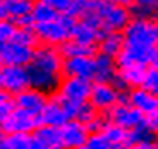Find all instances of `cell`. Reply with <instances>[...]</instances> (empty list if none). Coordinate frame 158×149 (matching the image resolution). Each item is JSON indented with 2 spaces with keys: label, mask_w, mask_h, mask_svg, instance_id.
<instances>
[{
  "label": "cell",
  "mask_w": 158,
  "mask_h": 149,
  "mask_svg": "<svg viewBox=\"0 0 158 149\" xmlns=\"http://www.w3.org/2000/svg\"><path fill=\"white\" fill-rule=\"evenodd\" d=\"M124 46L117 57V67L151 65L158 46V26L153 17H132L122 29Z\"/></svg>",
  "instance_id": "obj_1"
},
{
  "label": "cell",
  "mask_w": 158,
  "mask_h": 149,
  "mask_svg": "<svg viewBox=\"0 0 158 149\" xmlns=\"http://www.w3.org/2000/svg\"><path fill=\"white\" fill-rule=\"evenodd\" d=\"M62 62L64 57L60 55L59 46L36 45L31 62L26 65L29 86L47 94H53L62 79Z\"/></svg>",
  "instance_id": "obj_2"
},
{
  "label": "cell",
  "mask_w": 158,
  "mask_h": 149,
  "mask_svg": "<svg viewBox=\"0 0 158 149\" xmlns=\"http://www.w3.org/2000/svg\"><path fill=\"white\" fill-rule=\"evenodd\" d=\"M79 19H88L98 24L102 31L122 33V29L132 19V16H131L129 7L110 4L108 0H88L86 10Z\"/></svg>",
  "instance_id": "obj_3"
},
{
  "label": "cell",
  "mask_w": 158,
  "mask_h": 149,
  "mask_svg": "<svg viewBox=\"0 0 158 149\" xmlns=\"http://www.w3.org/2000/svg\"><path fill=\"white\" fill-rule=\"evenodd\" d=\"M89 89H91V81L79 79V77H62L53 96L62 103L69 118H72L76 110H77V106L88 101Z\"/></svg>",
  "instance_id": "obj_4"
},
{
  "label": "cell",
  "mask_w": 158,
  "mask_h": 149,
  "mask_svg": "<svg viewBox=\"0 0 158 149\" xmlns=\"http://www.w3.org/2000/svg\"><path fill=\"white\" fill-rule=\"evenodd\" d=\"M74 21H76L74 17L67 16V14H62V16H57L55 19L48 21V22L33 24V31L36 34L38 45L60 46L65 39H69Z\"/></svg>",
  "instance_id": "obj_5"
},
{
  "label": "cell",
  "mask_w": 158,
  "mask_h": 149,
  "mask_svg": "<svg viewBox=\"0 0 158 149\" xmlns=\"http://www.w3.org/2000/svg\"><path fill=\"white\" fill-rule=\"evenodd\" d=\"M120 93H122V91H118L112 83H98V81H93V83H91L88 101H89V105L93 106L98 113L105 115L112 106H115L118 103Z\"/></svg>",
  "instance_id": "obj_6"
},
{
  "label": "cell",
  "mask_w": 158,
  "mask_h": 149,
  "mask_svg": "<svg viewBox=\"0 0 158 149\" xmlns=\"http://www.w3.org/2000/svg\"><path fill=\"white\" fill-rule=\"evenodd\" d=\"M105 118L126 130L134 129V127H138L146 122V117L143 113H139L134 106H131L127 101H120L115 106H112L110 110L105 113Z\"/></svg>",
  "instance_id": "obj_7"
},
{
  "label": "cell",
  "mask_w": 158,
  "mask_h": 149,
  "mask_svg": "<svg viewBox=\"0 0 158 149\" xmlns=\"http://www.w3.org/2000/svg\"><path fill=\"white\" fill-rule=\"evenodd\" d=\"M29 86L28 70L23 65H2L0 67V89L14 96Z\"/></svg>",
  "instance_id": "obj_8"
},
{
  "label": "cell",
  "mask_w": 158,
  "mask_h": 149,
  "mask_svg": "<svg viewBox=\"0 0 158 149\" xmlns=\"http://www.w3.org/2000/svg\"><path fill=\"white\" fill-rule=\"evenodd\" d=\"M40 125L38 115L29 113L21 108H14L10 115L0 123V130L4 134H16V132H33Z\"/></svg>",
  "instance_id": "obj_9"
},
{
  "label": "cell",
  "mask_w": 158,
  "mask_h": 149,
  "mask_svg": "<svg viewBox=\"0 0 158 149\" xmlns=\"http://www.w3.org/2000/svg\"><path fill=\"white\" fill-rule=\"evenodd\" d=\"M33 46L16 43V41H5L0 45V65H23L26 67L31 62Z\"/></svg>",
  "instance_id": "obj_10"
},
{
  "label": "cell",
  "mask_w": 158,
  "mask_h": 149,
  "mask_svg": "<svg viewBox=\"0 0 158 149\" xmlns=\"http://www.w3.org/2000/svg\"><path fill=\"white\" fill-rule=\"evenodd\" d=\"M59 132L62 147H83L86 144L88 135H89V130L86 129V125L74 120V118H71L64 125H60Z\"/></svg>",
  "instance_id": "obj_11"
},
{
  "label": "cell",
  "mask_w": 158,
  "mask_h": 149,
  "mask_svg": "<svg viewBox=\"0 0 158 149\" xmlns=\"http://www.w3.org/2000/svg\"><path fill=\"white\" fill-rule=\"evenodd\" d=\"M48 96L50 94L43 93V91L36 89V87L28 86L26 89L19 91L17 94H14V103H16V108H21V110H26L29 113L38 115L41 111V108L45 106Z\"/></svg>",
  "instance_id": "obj_12"
},
{
  "label": "cell",
  "mask_w": 158,
  "mask_h": 149,
  "mask_svg": "<svg viewBox=\"0 0 158 149\" xmlns=\"http://www.w3.org/2000/svg\"><path fill=\"white\" fill-rule=\"evenodd\" d=\"M102 33L103 31L100 29L98 24L91 22L88 19H76L71 28L69 39H74V41H77L81 45H86V46H96Z\"/></svg>",
  "instance_id": "obj_13"
},
{
  "label": "cell",
  "mask_w": 158,
  "mask_h": 149,
  "mask_svg": "<svg viewBox=\"0 0 158 149\" xmlns=\"http://www.w3.org/2000/svg\"><path fill=\"white\" fill-rule=\"evenodd\" d=\"M127 103L134 106L139 113L144 117H150L151 113L158 110V94L146 91L144 87H132L127 91Z\"/></svg>",
  "instance_id": "obj_14"
},
{
  "label": "cell",
  "mask_w": 158,
  "mask_h": 149,
  "mask_svg": "<svg viewBox=\"0 0 158 149\" xmlns=\"http://www.w3.org/2000/svg\"><path fill=\"white\" fill-rule=\"evenodd\" d=\"M38 120H40V125L60 127L67 120H71V118H69L65 108L62 106V103H60L53 94H50L48 99H47V103H45V106L38 113Z\"/></svg>",
  "instance_id": "obj_15"
},
{
  "label": "cell",
  "mask_w": 158,
  "mask_h": 149,
  "mask_svg": "<svg viewBox=\"0 0 158 149\" xmlns=\"http://www.w3.org/2000/svg\"><path fill=\"white\" fill-rule=\"evenodd\" d=\"M62 77H79L93 83V57H71L62 62Z\"/></svg>",
  "instance_id": "obj_16"
},
{
  "label": "cell",
  "mask_w": 158,
  "mask_h": 149,
  "mask_svg": "<svg viewBox=\"0 0 158 149\" xmlns=\"http://www.w3.org/2000/svg\"><path fill=\"white\" fill-rule=\"evenodd\" d=\"M144 69L143 65H124V67H117V74H115L114 84L118 91H129L132 87H139L144 75Z\"/></svg>",
  "instance_id": "obj_17"
},
{
  "label": "cell",
  "mask_w": 158,
  "mask_h": 149,
  "mask_svg": "<svg viewBox=\"0 0 158 149\" xmlns=\"http://www.w3.org/2000/svg\"><path fill=\"white\" fill-rule=\"evenodd\" d=\"M117 74V63L115 58H110L102 53L93 55V81L98 83H112Z\"/></svg>",
  "instance_id": "obj_18"
},
{
  "label": "cell",
  "mask_w": 158,
  "mask_h": 149,
  "mask_svg": "<svg viewBox=\"0 0 158 149\" xmlns=\"http://www.w3.org/2000/svg\"><path fill=\"white\" fill-rule=\"evenodd\" d=\"M122 46H124L122 33H118V31H103L95 48H96V53H102V55H107V57H110V58H115V57L120 53Z\"/></svg>",
  "instance_id": "obj_19"
},
{
  "label": "cell",
  "mask_w": 158,
  "mask_h": 149,
  "mask_svg": "<svg viewBox=\"0 0 158 149\" xmlns=\"http://www.w3.org/2000/svg\"><path fill=\"white\" fill-rule=\"evenodd\" d=\"M36 142L40 149H62V141H60L59 127L50 125H38L33 130Z\"/></svg>",
  "instance_id": "obj_20"
},
{
  "label": "cell",
  "mask_w": 158,
  "mask_h": 149,
  "mask_svg": "<svg viewBox=\"0 0 158 149\" xmlns=\"http://www.w3.org/2000/svg\"><path fill=\"white\" fill-rule=\"evenodd\" d=\"M33 0H2V9H4V17L12 22L17 19L31 14Z\"/></svg>",
  "instance_id": "obj_21"
},
{
  "label": "cell",
  "mask_w": 158,
  "mask_h": 149,
  "mask_svg": "<svg viewBox=\"0 0 158 149\" xmlns=\"http://www.w3.org/2000/svg\"><path fill=\"white\" fill-rule=\"evenodd\" d=\"M4 149H40L33 132H16L4 135Z\"/></svg>",
  "instance_id": "obj_22"
},
{
  "label": "cell",
  "mask_w": 158,
  "mask_h": 149,
  "mask_svg": "<svg viewBox=\"0 0 158 149\" xmlns=\"http://www.w3.org/2000/svg\"><path fill=\"white\" fill-rule=\"evenodd\" d=\"M59 50L64 58H71V57H93L96 53L95 46H86V45H81L77 41H74V39H65L59 46Z\"/></svg>",
  "instance_id": "obj_23"
},
{
  "label": "cell",
  "mask_w": 158,
  "mask_h": 149,
  "mask_svg": "<svg viewBox=\"0 0 158 149\" xmlns=\"http://www.w3.org/2000/svg\"><path fill=\"white\" fill-rule=\"evenodd\" d=\"M100 132H102L117 149L122 147V146H126V144H129V130L115 125V123H112V122H108V120L105 122V125L102 127Z\"/></svg>",
  "instance_id": "obj_24"
},
{
  "label": "cell",
  "mask_w": 158,
  "mask_h": 149,
  "mask_svg": "<svg viewBox=\"0 0 158 149\" xmlns=\"http://www.w3.org/2000/svg\"><path fill=\"white\" fill-rule=\"evenodd\" d=\"M132 17H153L158 14V0H134L129 7Z\"/></svg>",
  "instance_id": "obj_25"
},
{
  "label": "cell",
  "mask_w": 158,
  "mask_h": 149,
  "mask_svg": "<svg viewBox=\"0 0 158 149\" xmlns=\"http://www.w3.org/2000/svg\"><path fill=\"white\" fill-rule=\"evenodd\" d=\"M59 16L53 9H50L43 0H33V7H31V19L33 24L40 22H48V21L55 19Z\"/></svg>",
  "instance_id": "obj_26"
},
{
  "label": "cell",
  "mask_w": 158,
  "mask_h": 149,
  "mask_svg": "<svg viewBox=\"0 0 158 149\" xmlns=\"http://www.w3.org/2000/svg\"><path fill=\"white\" fill-rule=\"evenodd\" d=\"M12 41L26 45V46H33V48L38 45V39H36V34L33 31V28H17L16 26V31L12 34Z\"/></svg>",
  "instance_id": "obj_27"
},
{
  "label": "cell",
  "mask_w": 158,
  "mask_h": 149,
  "mask_svg": "<svg viewBox=\"0 0 158 149\" xmlns=\"http://www.w3.org/2000/svg\"><path fill=\"white\" fill-rule=\"evenodd\" d=\"M141 87H144L146 91H151V93L158 94V67L156 65H148L146 69H144Z\"/></svg>",
  "instance_id": "obj_28"
},
{
  "label": "cell",
  "mask_w": 158,
  "mask_h": 149,
  "mask_svg": "<svg viewBox=\"0 0 158 149\" xmlns=\"http://www.w3.org/2000/svg\"><path fill=\"white\" fill-rule=\"evenodd\" d=\"M153 137L155 134L151 132L146 122L129 130V144H132V142H148V141H153Z\"/></svg>",
  "instance_id": "obj_29"
},
{
  "label": "cell",
  "mask_w": 158,
  "mask_h": 149,
  "mask_svg": "<svg viewBox=\"0 0 158 149\" xmlns=\"http://www.w3.org/2000/svg\"><path fill=\"white\" fill-rule=\"evenodd\" d=\"M86 149H117L102 132H91L86 139Z\"/></svg>",
  "instance_id": "obj_30"
},
{
  "label": "cell",
  "mask_w": 158,
  "mask_h": 149,
  "mask_svg": "<svg viewBox=\"0 0 158 149\" xmlns=\"http://www.w3.org/2000/svg\"><path fill=\"white\" fill-rule=\"evenodd\" d=\"M98 115L100 113L89 105V101H86V103H83V105L77 106V110H76V113H74L72 118L77 120V122H81V123H84V125H88V123H89L93 118H96Z\"/></svg>",
  "instance_id": "obj_31"
},
{
  "label": "cell",
  "mask_w": 158,
  "mask_h": 149,
  "mask_svg": "<svg viewBox=\"0 0 158 149\" xmlns=\"http://www.w3.org/2000/svg\"><path fill=\"white\" fill-rule=\"evenodd\" d=\"M14 108H16L14 98H12L10 94H7L5 91L0 89V123L14 111Z\"/></svg>",
  "instance_id": "obj_32"
},
{
  "label": "cell",
  "mask_w": 158,
  "mask_h": 149,
  "mask_svg": "<svg viewBox=\"0 0 158 149\" xmlns=\"http://www.w3.org/2000/svg\"><path fill=\"white\" fill-rule=\"evenodd\" d=\"M14 31H16V24L5 17H0V45L5 41H10Z\"/></svg>",
  "instance_id": "obj_33"
},
{
  "label": "cell",
  "mask_w": 158,
  "mask_h": 149,
  "mask_svg": "<svg viewBox=\"0 0 158 149\" xmlns=\"http://www.w3.org/2000/svg\"><path fill=\"white\" fill-rule=\"evenodd\" d=\"M86 5H88V0H71V5H69V10H67V16L74 17V19L83 17L84 10H86Z\"/></svg>",
  "instance_id": "obj_34"
},
{
  "label": "cell",
  "mask_w": 158,
  "mask_h": 149,
  "mask_svg": "<svg viewBox=\"0 0 158 149\" xmlns=\"http://www.w3.org/2000/svg\"><path fill=\"white\" fill-rule=\"evenodd\" d=\"M43 2H45V4H47L50 9H53V10L59 14V16H62V14H67L69 5H71V0H43Z\"/></svg>",
  "instance_id": "obj_35"
},
{
  "label": "cell",
  "mask_w": 158,
  "mask_h": 149,
  "mask_svg": "<svg viewBox=\"0 0 158 149\" xmlns=\"http://www.w3.org/2000/svg\"><path fill=\"white\" fill-rule=\"evenodd\" d=\"M118 149H155V146L151 141H148V142H132V144H126Z\"/></svg>",
  "instance_id": "obj_36"
},
{
  "label": "cell",
  "mask_w": 158,
  "mask_h": 149,
  "mask_svg": "<svg viewBox=\"0 0 158 149\" xmlns=\"http://www.w3.org/2000/svg\"><path fill=\"white\" fill-rule=\"evenodd\" d=\"M146 123L151 129V132H153L155 135H158V110L155 111V113H151L150 117H146Z\"/></svg>",
  "instance_id": "obj_37"
},
{
  "label": "cell",
  "mask_w": 158,
  "mask_h": 149,
  "mask_svg": "<svg viewBox=\"0 0 158 149\" xmlns=\"http://www.w3.org/2000/svg\"><path fill=\"white\" fill-rule=\"evenodd\" d=\"M110 4H115V5H122V7H131L134 0H108Z\"/></svg>",
  "instance_id": "obj_38"
},
{
  "label": "cell",
  "mask_w": 158,
  "mask_h": 149,
  "mask_svg": "<svg viewBox=\"0 0 158 149\" xmlns=\"http://www.w3.org/2000/svg\"><path fill=\"white\" fill-rule=\"evenodd\" d=\"M151 65H156L158 67V46L155 50V55H153V60H151Z\"/></svg>",
  "instance_id": "obj_39"
},
{
  "label": "cell",
  "mask_w": 158,
  "mask_h": 149,
  "mask_svg": "<svg viewBox=\"0 0 158 149\" xmlns=\"http://www.w3.org/2000/svg\"><path fill=\"white\" fill-rule=\"evenodd\" d=\"M4 135H5V134L0 130V149H4Z\"/></svg>",
  "instance_id": "obj_40"
},
{
  "label": "cell",
  "mask_w": 158,
  "mask_h": 149,
  "mask_svg": "<svg viewBox=\"0 0 158 149\" xmlns=\"http://www.w3.org/2000/svg\"><path fill=\"white\" fill-rule=\"evenodd\" d=\"M151 142H153L155 149H158V135H155V137H153V141H151Z\"/></svg>",
  "instance_id": "obj_41"
},
{
  "label": "cell",
  "mask_w": 158,
  "mask_h": 149,
  "mask_svg": "<svg viewBox=\"0 0 158 149\" xmlns=\"http://www.w3.org/2000/svg\"><path fill=\"white\" fill-rule=\"evenodd\" d=\"M0 17H4V9H2V0H0Z\"/></svg>",
  "instance_id": "obj_42"
},
{
  "label": "cell",
  "mask_w": 158,
  "mask_h": 149,
  "mask_svg": "<svg viewBox=\"0 0 158 149\" xmlns=\"http://www.w3.org/2000/svg\"><path fill=\"white\" fill-rule=\"evenodd\" d=\"M62 149H86V147L83 146V147H62Z\"/></svg>",
  "instance_id": "obj_43"
},
{
  "label": "cell",
  "mask_w": 158,
  "mask_h": 149,
  "mask_svg": "<svg viewBox=\"0 0 158 149\" xmlns=\"http://www.w3.org/2000/svg\"><path fill=\"white\" fill-rule=\"evenodd\" d=\"M155 21H156V26H158V14L155 16Z\"/></svg>",
  "instance_id": "obj_44"
},
{
  "label": "cell",
  "mask_w": 158,
  "mask_h": 149,
  "mask_svg": "<svg viewBox=\"0 0 158 149\" xmlns=\"http://www.w3.org/2000/svg\"><path fill=\"white\" fill-rule=\"evenodd\" d=\"M0 67H2V65H0Z\"/></svg>",
  "instance_id": "obj_45"
}]
</instances>
